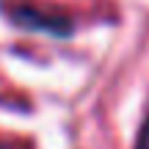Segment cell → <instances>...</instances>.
<instances>
[{
	"mask_svg": "<svg viewBox=\"0 0 149 149\" xmlns=\"http://www.w3.org/2000/svg\"><path fill=\"white\" fill-rule=\"evenodd\" d=\"M0 11L19 31L42 33V36H53V39H66L74 31L72 19L66 14H61L58 8H47L39 3H28V0H6L0 6Z\"/></svg>",
	"mask_w": 149,
	"mask_h": 149,
	"instance_id": "obj_1",
	"label": "cell"
},
{
	"mask_svg": "<svg viewBox=\"0 0 149 149\" xmlns=\"http://www.w3.org/2000/svg\"><path fill=\"white\" fill-rule=\"evenodd\" d=\"M133 149H149V113L144 116V122H141V127H138V135H135Z\"/></svg>",
	"mask_w": 149,
	"mask_h": 149,
	"instance_id": "obj_2",
	"label": "cell"
}]
</instances>
